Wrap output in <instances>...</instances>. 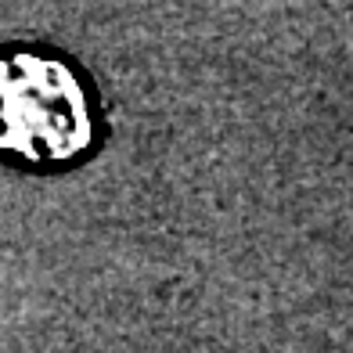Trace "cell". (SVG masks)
I'll return each instance as SVG.
<instances>
[{
  "label": "cell",
  "instance_id": "obj_1",
  "mask_svg": "<svg viewBox=\"0 0 353 353\" xmlns=\"http://www.w3.org/2000/svg\"><path fill=\"white\" fill-rule=\"evenodd\" d=\"M94 141L87 83L54 54H0V155L26 166H61Z\"/></svg>",
  "mask_w": 353,
  "mask_h": 353
}]
</instances>
